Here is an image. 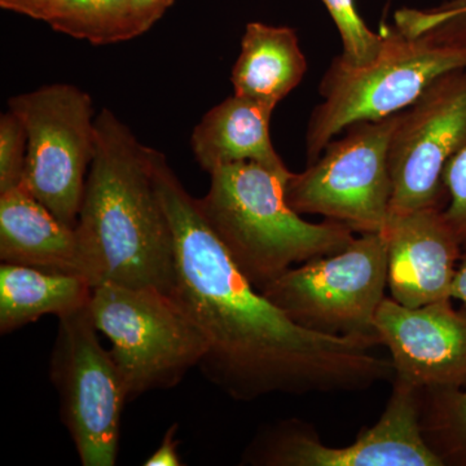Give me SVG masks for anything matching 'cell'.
Returning <instances> with one entry per match:
<instances>
[{
  "label": "cell",
  "instance_id": "6da1fadb",
  "mask_svg": "<svg viewBox=\"0 0 466 466\" xmlns=\"http://www.w3.org/2000/svg\"><path fill=\"white\" fill-rule=\"evenodd\" d=\"M149 165L175 247L170 296L205 342L201 372L232 400L271 394L360 391L394 379L390 359L377 357V337L329 336L306 329L266 299L233 262L158 150Z\"/></svg>",
  "mask_w": 466,
  "mask_h": 466
},
{
  "label": "cell",
  "instance_id": "7a4b0ae2",
  "mask_svg": "<svg viewBox=\"0 0 466 466\" xmlns=\"http://www.w3.org/2000/svg\"><path fill=\"white\" fill-rule=\"evenodd\" d=\"M96 150L76 226L81 274L170 294L174 235L149 165V147L109 109L95 119Z\"/></svg>",
  "mask_w": 466,
  "mask_h": 466
},
{
  "label": "cell",
  "instance_id": "3957f363",
  "mask_svg": "<svg viewBox=\"0 0 466 466\" xmlns=\"http://www.w3.org/2000/svg\"><path fill=\"white\" fill-rule=\"evenodd\" d=\"M291 171L245 161L217 167L198 198L202 214L245 278L262 289L294 265L339 253L355 235L342 223H309L289 207Z\"/></svg>",
  "mask_w": 466,
  "mask_h": 466
},
{
  "label": "cell",
  "instance_id": "277c9868",
  "mask_svg": "<svg viewBox=\"0 0 466 466\" xmlns=\"http://www.w3.org/2000/svg\"><path fill=\"white\" fill-rule=\"evenodd\" d=\"M380 32L372 60L352 66L339 55L325 72L306 130L308 164L349 126L403 112L435 79L466 66V11L419 34L397 26Z\"/></svg>",
  "mask_w": 466,
  "mask_h": 466
},
{
  "label": "cell",
  "instance_id": "5b68a950",
  "mask_svg": "<svg viewBox=\"0 0 466 466\" xmlns=\"http://www.w3.org/2000/svg\"><path fill=\"white\" fill-rule=\"evenodd\" d=\"M88 309L96 329L112 342L130 400L179 385L207 352L200 330L164 291L97 285Z\"/></svg>",
  "mask_w": 466,
  "mask_h": 466
},
{
  "label": "cell",
  "instance_id": "8992f818",
  "mask_svg": "<svg viewBox=\"0 0 466 466\" xmlns=\"http://www.w3.org/2000/svg\"><path fill=\"white\" fill-rule=\"evenodd\" d=\"M386 288L388 242L375 232L355 238L339 253L291 267L259 291L312 332L377 337L373 323Z\"/></svg>",
  "mask_w": 466,
  "mask_h": 466
},
{
  "label": "cell",
  "instance_id": "52a82bcc",
  "mask_svg": "<svg viewBox=\"0 0 466 466\" xmlns=\"http://www.w3.org/2000/svg\"><path fill=\"white\" fill-rule=\"evenodd\" d=\"M398 115L349 126L302 173H291L285 198L296 213L321 216L354 233L382 232L390 216L389 144ZM343 133V131H342Z\"/></svg>",
  "mask_w": 466,
  "mask_h": 466
},
{
  "label": "cell",
  "instance_id": "ba28073f",
  "mask_svg": "<svg viewBox=\"0 0 466 466\" xmlns=\"http://www.w3.org/2000/svg\"><path fill=\"white\" fill-rule=\"evenodd\" d=\"M8 106L27 135L24 187L76 228L96 150L90 95L73 85L43 86L12 96Z\"/></svg>",
  "mask_w": 466,
  "mask_h": 466
},
{
  "label": "cell",
  "instance_id": "9c48e42d",
  "mask_svg": "<svg viewBox=\"0 0 466 466\" xmlns=\"http://www.w3.org/2000/svg\"><path fill=\"white\" fill-rule=\"evenodd\" d=\"M50 377L81 464L115 465L122 410L130 400L112 352L101 346L88 305L58 318Z\"/></svg>",
  "mask_w": 466,
  "mask_h": 466
},
{
  "label": "cell",
  "instance_id": "30bf717a",
  "mask_svg": "<svg viewBox=\"0 0 466 466\" xmlns=\"http://www.w3.org/2000/svg\"><path fill=\"white\" fill-rule=\"evenodd\" d=\"M253 466H443L420 424V392L392 381L381 417L346 447L325 446L311 425L290 419L266 426L242 453Z\"/></svg>",
  "mask_w": 466,
  "mask_h": 466
},
{
  "label": "cell",
  "instance_id": "8fae6325",
  "mask_svg": "<svg viewBox=\"0 0 466 466\" xmlns=\"http://www.w3.org/2000/svg\"><path fill=\"white\" fill-rule=\"evenodd\" d=\"M465 148L466 66L444 73L400 113L389 144L390 214L444 208V170Z\"/></svg>",
  "mask_w": 466,
  "mask_h": 466
},
{
  "label": "cell",
  "instance_id": "7c38bea8",
  "mask_svg": "<svg viewBox=\"0 0 466 466\" xmlns=\"http://www.w3.org/2000/svg\"><path fill=\"white\" fill-rule=\"evenodd\" d=\"M452 300L420 308L382 300L373 327L390 352L392 381L419 392L466 388V309Z\"/></svg>",
  "mask_w": 466,
  "mask_h": 466
},
{
  "label": "cell",
  "instance_id": "4fadbf2b",
  "mask_svg": "<svg viewBox=\"0 0 466 466\" xmlns=\"http://www.w3.org/2000/svg\"><path fill=\"white\" fill-rule=\"evenodd\" d=\"M443 208L390 214L383 228L388 242L390 299L407 308L452 299L462 244L444 217Z\"/></svg>",
  "mask_w": 466,
  "mask_h": 466
},
{
  "label": "cell",
  "instance_id": "5bb4252c",
  "mask_svg": "<svg viewBox=\"0 0 466 466\" xmlns=\"http://www.w3.org/2000/svg\"><path fill=\"white\" fill-rule=\"evenodd\" d=\"M0 259L82 276L76 229L61 222L23 183L0 193Z\"/></svg>",
  "mask_w": 466,
  "mask_h": 466
},
{
  "label": "cell",
  "instance_id": "9a60e30c",
  "mask_svg": "<svg viewBox=\"0 0 466 466\" xmlns=\"http://www.w3.org/2000/svg\"><path fill=\"white\" fill-rule=\"evenodd\" d=\"M272 113L274 109L235 94L208 110L191 137L192 152L202 170L210 174L245 161L288 168L271 142Z\"/></svg>",
  "mask_w": 466,
  "mask_h": 466
},
{
  "label": "cell",
  "instance_id": "2e32d148",
  "mask_svg": "<svg viewBox=\"0 0 466 466\" xmlns=\"http://www.w3.org/2000/svg\"><path fill=\"white\" fill-rule=\"evenodd\" d=\"M308 60L293 29L250 23L233 66V94L274 109L308 72Z\"/></svg>",
  "mask_w": 466,
  "mask_h": 466
},
{
  "label": "cell",
  "instance_id": "e0dca14e",
  "mask_svg": "<svg viewBox=\"0 0 466 466\" xmlns=\"http://www.w3.org/2000/svg\"><path fill=\"white\" fill-rule=\"evenodd\" d=\"M91 294L82 276L2 263L0 332H15L46 315L72 314L88 305Z\"/></svg>",
  "mask_w": 466,
  "mask_h": 466
},
{
  "label": "cell",
  "instance_id": "ac0fdd59",
  "mask_svg": "<svg viewBox=\"0 0 466 466\" xmlns=\"http://www.w3.org/2000/svg\"><path fill=\"white\" fill-rule=\"evenodd\" d=\"M36 18L92 45H113L137 36L130 0H46Z\"/></svg>",
  "mask_w": 466,
  "mask_h": 466
},
{
  "label": "cell",
  "instance_id": "d6986e66",
  "mask_svg": "<svg viewBox=\"0 0 466 466\" xmlns=\"http://www.w3.org/2000/svg\"><path fill=\"white\" fill-rule=\"evenodd\" d=\"M420 424L443 466H466V388L420 391Z\"/></svg>",
  "mask_w": 466,
  "mask_h": 466
},
{
  "label": "cell",
  "instance_id": "ffe728a7",
  "mask_svg": "<svg viewBox=\"0 0 466 466\" xmlns=\"http://www.w3.org/2000/svg\"><path fill=\"white\" fill-rule=\"evenodd\" d=\"M323 3L341 35L343 60L352 66H361L372 60L381 47V32H373L366 25L352 0H323Z\"/></svg>",
  "mask_w": 466,
  "mask_h": 466
},
{
  "label": "cell",
  "instance_id": "44dd1931",
  "mask_svg": "<svg viewBox=\"0 0 466 466\" xmlns=\"http://www.w3.org/2000/svg\"><path fill=\"white\" fill-rule=\"evenodd\" d=\"M26 155L25 127L20 118L8 110L0 116V193L23 183Z\"/></svg>",
  "mask_w": 466,
  "mask_h": 466
},
{
  "label": "cell",
  "instance_id": "7402d4cb",
  "mask_svg": "<svg viewBox=\"0 0 466 466\" xmlns=\"http://www.w3.org/2000/svg\"><path fill=\"white\" fill-rule=\"evenodd\" d=\"M443 184L447 193L444 217L462 245L466 242V148L446 167Z\"/></svg>",
  "mask_w": 466,
  "mask_h": 466
},
{
  "label": "cell",
  "instance_id": "603a6c76",
  "mask_svg": "<svg viewBox=\"0 0 466 466\" xmlns=\"http://www.w3.org/2000/svg\"><path fill=\"white\" fill-rule=\"evenodd\" d=\"M173 2L174 0H130L137 35L149 30Z\"/></svg>",
  "mask_w": 466,
  "mask_h": 466
},
{
  "label": "cell",
  "instance_id": "cb8c5ba5",
  "mask_svg": "<svg viewBox=\"0 0 466 466\" xmlns=\"http://www.w3.org/2000/svg\"><path fill=\"white\" fill-rule=\"evenodd\" d=\"M177 425L170 426L162 438V443L159 444L157 450L155 451L153 455H150L146 461L143 462L144 466H180L183 465L182 459L177 453V441L175 438L177 435Z\"/></svg>",
  "mask_w": 466,
  "mask_h": 466
},
{
  "label": "cell",
  "instance_id": "d4e9b609",
  "mask_svg": "<svg viewBox=\"0 0 466 466\" xmlns=\"http://www.w3.org/2000/svg\"><path fill=\"white\" fill-rule=\"evenodd\" d=\"M451 299L459 300L461 308L466 309V242L462 245L461 257H460L455 280H453Z\"/></svg>",
  "mask_w": 466,
  "mask_h": 466
},
{
  "label": "cell",
  "instance_id": "484cf974",
  "mask_svg": "<svg viewBox=\"0 0 466 466\" xmlns=\"http://www.w3.org/2000/svg\"><path fill=\"white\" fill-rule=\"evenodd\" d=\"M46 0H0V5L9 11L17 14L26 15L33 18L38 16L39 11L45 5Z\"/></svg>",
  "mask_w": 466,
  "mask_h": 466
},
{
  "label": "cell",
  "instance_id": "4316f807",
  "mask_svg": "<svg viewBox=\"0 0 466 466\" xmlns=\"http://www.w3.org/2000/svg\"><path fill=\"white\" fill-rule=\"evenodd\" d=\"M441 8L452 12H465L466 0H452V2H449L446 3V5H441Z\"/></svg>",
  "mask_w": 466,
  "mask_h": 466
}]
</instances>
